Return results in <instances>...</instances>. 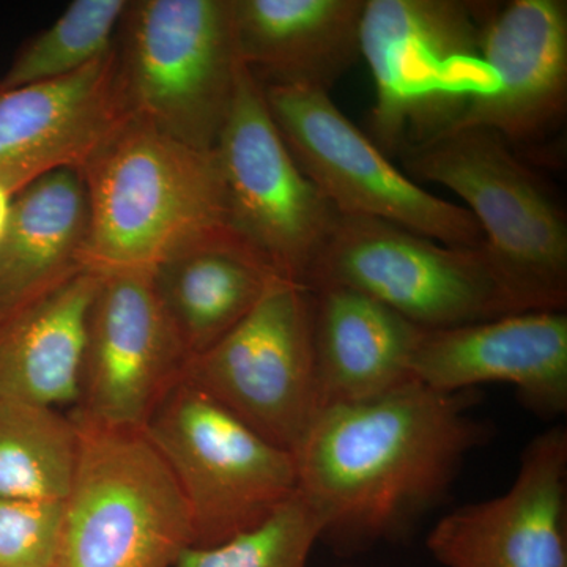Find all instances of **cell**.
<instances>
[{
    "mask_svg": "<svg viewBox=\"0 0 567 567\" xmlns=\"http://www.w3.org/2000/svg\"><path fill=\"white\" fill-rule=\"evenodd\" d=\"M475 399L473 390L442 393L410 380L322 410L292 453L322 539L350 554L404 536L486 442L487 425L468 413Z\"/></svg>",
    "mask_w": 567,
    "mask_h": 567,
    "instance_id": "obj_1",
    "label": "cell"
},
{
    "mask_svg": "<svg viewBox=\"0 0 567 567\" xmlns=\"http://www.w3.org/2000/svg\"><path fill=\"white\" fill-rule=\"evenodd\" d=\"M82 174L91 200L85 267L95 274H152L194 246L241 238L230 224L215 151L148 123L126 117Z\"/></svg>",
    "mask_w": 567,
    "mask_h": 567,
    "instance_id": "obj_2",
    "label": "cell"
},
{
    "mask_svg": "<svg viewBox=\"0 0 567 567\" xmlns=\"http://www.w3.org/2000/svg\"><path fill=\"white\" fill-rule=\"evenodd\" d=\"M496 3L365 0L361 58L375 82L372 142L386 156L453 132L488 84L483 33Z\"/></svg>",
    "mask_w": 567,
    "mask_h": 567,
    "instance_id": "obj_3",
    "label": "cell"
},
{
    "mask_svg": "<svg viewBox=\"0 0 567 567\" xmlns=\"http://www.w3.org/2000/svg\"><path fill=\"white\" fill-rule=\"evenodd\" d=\"M398 158L409 177L439 183L464 200L518 311H566L565 208L499 134L456 130Z\"/></svg>",
    "mask_w": 567,
    "mask_h": 567,
    "instance_id": "obj_4",
    "label": "cell"
},
{
    "mask_svg": "<svg viewBox=\"0 0 567 567\" xmlns=\"http://www.w3.org/2000/svg\"><path fill=\"white\" fill-rule=\"evenodd\" d=\"M114 52L128 117L215 151L244 66L234 0H130Z\"/></svg>",
    "mask_w": 567,
    "mask_h": 567,
    "instance_id": "obj_5",
    "label": "cell"
},
{
    "mask_svg": "<svg viewBox=\"0 0 567 567\" xmlns=\"http://www.w3.org/2000/svg\"><path fill=\"white\" fill-rule=\"evenodd\" d=\"M71 416L80 439L55 567H174L193 525L162 454L144 431Z\"/></svg>",
    "mask_w": 567,
    "mask_h": 567,
    "instance_id": "obj_6",
    "label": "cell"
},
{
    "mask_svg": "<svg viewBox=\"0 0 567 567\" xmlns=\"http://www.w3.org/2000/svg\"><path fill=\"white\" fill-rule=\"evenodd\" d=\"M142 431L185 496L193 547H215L257 527L297 491L292 453L257 434L185 377Z\"/></svg>",
    "mask_w": 567,
    "mask_h": 567,
    "instance_id": "obj_7",
    "label": "cell"
},
{
    "mask_svg": "<svg viewBox=\"0 0 567 567\" xmlns=\"http://www.w3.org/2000/svg\"><path fill=\"white\" fill-rule=\"evenodd\" d=\"M346 287L423 330H445L518 308L481 246L443 245L405 227L338 215L308 290Z\"/></svg>",
    "mask_w": 567,
    "mask_h": 567,
    "instance_id": "obj_8",
    "label": "cell"
},
{
    "mask_svg": "<svg viewBox=\"0 0 567 567\" xmlns=\"http://www.w3.org/2000/svg\"><path fill=\"white\" fill-rule=\"evenodd\" d=\"M264 95L295 162L339 215L382 219L443 245L484 244L472 213L402 173L327 92L265 85Z\"/></svg>",
    "mask_w": 567,
    "mask_h": 567,
    "instance_id": "obj_9",
    "label": "cell"
},
{
    "mask_svg": "<svg viewBox=\"0 0 567 567\" xmlns=\"http://www.w3.org/2000/svg\"><path fill=\"white\" fill-rule=\"evenodd\" d=\"M215 155L235 233L284 281L308 287L339 213L295 162L248 66Z\"/></svg>",
    "mask_w": 567,
    "mask_h": 567,
    "instance_id": "obj_10",
    "label": "cell"
},
{
    "mask_svg": "<svg viewBox=\"0 0 567 567\" xmlns=\"http://www.w3.org/2000/svg\"><path fill=\"white\" fill-rule=\"evenodd\" d=\"M183 377L293 453L320 412L311 290L276 279L233 331L188 361Z\"/></svg>",
    "mask_w": 567,
    "mask_h": 567,
    "instance_id": "obj_11",
    "label": "cell"
},
{
    "mask_svg": "<svg viewBox=\"0 0 567 567\" xmlns=\"http://www.w3.org/2000/svg\"><path fill=\"white\" fill-rule=\"evenodd\" d=\"M188 361L151 274L102 275L85 324L73 412L107 427L142 431Z\"/></svg>",
    "mask_w": 567,
    "mask_h": 567,
    "instance_id": "obj_12",
    "label": "cell"
},
{
    "mask_svg": "<svg viewBox=\"0 0 567 567\" xmlns=\"http://www.w3.org/2000/svg\"><path fill=\"white\" fill-rule=\"evenodd\" d=\"M483 61L486 91L453 132L491 130L520 155L561 130L567 114L566 0L496 6L484 28Z\"/></svg>",
    "mask_w": 567,
    "mask_h": 567,
    "instance_id": "obj_13",
    "label": "cell"
},
{
    "mask_svg": "<svg viewBox=\"0 0 567 567\" xmlns=\"http://www.w3.org/2000/svg\"><path fill=\"white\" fill-rule=\"evenodd\" d=\"M427 548L445 567H567L566 429L533 439L513 486L447 514Z\"/></svg>",
    "mask_w": 567,
    "mask_h": 567,
    "instance_id": "obj_14",
    "label": "cell"
},
{
    "mask_svg": "<svg viewBox=\"0 0 567 567\" xmlns=\"http://www.w3.org/2000/svg\"><path fill=\"white\" fill-rule=\"evenodd\" d=\"M410 374L442 393L509 383L536 415L567 410L566 311H527L445 330H423Z\"/></svg>",
    "mask_w": 567,
    "mask_h": 567,
    "instance_id": "obj_15",
    "label": "cell"
},
{
    "mask_svg": "<svg viewBox=\"0 0 567 567\" xmlns=\"http://www.w3.org/2000/svg\"><path fill=\"white\" fill-rule=\"evenodd\" d=\"M126 117L114 50L62 80L0 91V183L17 196L41 175L82 169Z\"/></svg>",
    "mask_w": 567,
    "mask_h": 567,
    "instance_id": "obj_16",
    "label": "cell"
},
{
    "mask_svg": "<svg viewBox=\"0 0 567 567\" xmlns=\"http://www.w3.org/2000/svg\"><path fill=\"white\" fill-rule=\"evenodd\" d=\"M365 0H234L235 40L264 85L330 93L361 58Z\"/></svg>",
    "mask_w": 567,
    "mask_h": 567,
    "instance_id": "obj_17",
    "label": "cell"
},
{
    "mask_svg": "<svg viewBox=\"0 0 567 567\" xmlns=\"http://www.w3.org/2000/svg\"><path fill=\"white\" fill-rule=\"evenodd\" d=\"M311 293L320 412L369 401L413 380L410 360L423 328L357 290L322 287Z\"/></svg>",
    "mask_w": 567,
    "mask_h": 567,
    "instance_id": "obj_18",
    "label": "cell"
},
{
    "mask_svg": "<svg viewBox=\"0 0 567 567\" xmlns=\"http://www.w3.org/2000/svg\"><path fill=\"white\" fill-rule=\"evenodd\" d=\"M100 279L82 270L0 312V399L76 406L85 324Z\"/></svg>",
    "mask_w": 567,
    "mask_h": 567,
    "instance_id": "obj_19",
    "label": "cell"
},
{
    "mask_svg": "<svg viewBox=\"0 0 567 567\" xmlns=\"http://www.w3.org/2000/svg\"><path fill=\"white\" fill-rule=\"evenodd\" d=\"M89 235L91 200L80 167L41 175L17 193L0 237V312L89 270Z\"/></svg>",
    "mask_w": 567,
    "mask_h": 567,
    "instance_id": "obj_20",
    "label": "cell"
},
{
    "mask_svg": "<svg viewBox=\"0 0 567 567\" xmlns=\"http://www.w3.org/2000/svg\"><path fill=\"white\" fill-rule=\"evenodd\" d=\"M151 276L189 360L221 341L281 279L241 238L175 254Z\"/></svg>",
    "mask_w": 567,
    "mask_h": 567,
    "instance_id": "obj_21",
    "label": "cell"
},
{
    "mask_svg": "<svg viewBox=\"0 0 567 567\" xmlns=\"http://www.w3.org/2000/svg\"><path fill=\"white\" fill-rule=\"evenodd\" d=\"M78 439L71 413L0 399V496L63 502Z\"/></svg>",
    "mask_w": 567,
    "mask_h": 567,
    "instance_id": "obj_22",
    "label": "cell"
},
{
    "mask_svg": "<svg viewBox=\"0 0 567 567\" xmlns=\"http://www.w3.org/2000/svg\"><path fill=\"white\" fill-rule=\"evenodd\" d=\"M128 6L130 0H74L21 48L0 78V91L62 80L106 58Z\"/></svg>",
    "mask_w": 567,
    "mask_h": 567,
    "instance_id": "obj_23",
    "label": "cell"
},
{
    "mask_svg": "<svg viewBox=\"0 0 567 567\" xmlns=\"http://www.w3.org/2000/svg\"><path fill=\"white\" fill-rule=\"evenodd\" d=\"M322 518L300 491H295L270 517L215 547H189L174 567H306Z\"/></svg>",
    "mask_w": 567,
    "mask_h": 567,
    "instance_id": "obj_24",
    "label": "cell"
},
{
    "mask_svg": "<svg viewBox=\"0 0 567 567\" xmlns=\"http://www.w3.org/2000/svg\"><path fill=\"white\" fill-rule=\"evenodd\" d=\"M63 502L0 496V567H55Z\"/></svg>",
    "mask_w": 567,
    "mask_h": 567,
    "instance_id": "obj_25",
    "label": "cell"
},
{
    "mask_svg": "<svg viewBox=\"0 0 567 567\" xmlns=\"http://www.w3.org/2000/svg\"><path fill=\"white\" fill-rule=\"evenodd\" d=\"M13 197L14 193L10 192L3 183H0V237H2L7 223H9Z\"/></svg>",
    "mask_w": 567,
    "mask_h": 567,
    "instance_id": "obj_26",
    "label": "cell"
}]
</instances>
